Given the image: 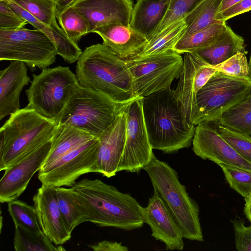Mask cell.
Listing matches in <instances>:
<instances>
[{"label":"cell","instance_id":"1","mask_svg":"<svg viewBox=\"0 0 251 251\" xmlns=\"http://www.w3.org/2000/svg\"><path fill=\"white\" fill-rule=\"evenodd\" d=\"M89 216L100 226L131 230L145 224L143 209L130 195L99 179L84 178L72 187Z\"/></svg>","mask_w":251,"mask_h":251},{"label":"cell","instance_id":"2","mask_svg":"<svg viewBox=\"0 0 251 251\" xmlns=\"http://www.w3.org/2000/svg\"><path fill=\"white\" fill-rule=\"evenodd\" d=\"M76 76L80 86L126 103L135 97L125 59L104 44L87 47L78 59Z\"/></svg>","mask_w":251,"mask_h":251},{"label":"cell","instance_id":"3","mask_svg":"<svg viewBox=\"0 0 251 251\" xmlns=\"http://www.w3.org/2000/svg\"><path fill=\"white\" fill-rule=\"evenodd\" d=\"M142 109L152 149L173 153L191 146L196 126L185 124L171 87L143 97Z\"/></svg>","mask_w":251,"mask_h":251},{"label":"cell","instance_id":"4","mask_svg":"<svg viewBox=\"0 0 251 251\" xmlns=\"http://www.w3.org/2000/svg\"><path fill=\"white\" fill-rule=\"evenodd\" d=\"M56 125L27 106L10 115L0 129V171L50 141Z\"/></svg>","mask_w":251,"mask_h":251},{"label":"cell","instance_id":"5","mask_svg":"<svg viewBox=\"0 0 251 251\" xmlns=\"http://www.w3.org/2000/svg\"><path fill=\"white\" fill-rule=\"evenodd\" d=\"M143 169L148 173L154 190L160 195L179 226L183 238L202 241L199 206L179 181L177 172L154 154Z\"/></svg>","mask_w":251,"mask_h":251},{"label":"cell","instance_id":"6","mask_svg":"<svg viewBox=\"0 0 251 251\" xmlns=\"http://www.w3.org/2000/svg\"><path fill=\"white\" fill-rule=\"evenodd\" d=\"M126 103L116 102L101 93L79 86L66 104L57 125L71 126L98 138Z\"/></svg>","mask_w":251,"mask_h":251},{"label":"cell","instance_id":"7","mask_svg":"<svg viewBox=\"0 0 251 251\" xmlns=\"http://www.w3.org/2000/svg\"><path fill=\"white\" fill-rule=\"evenodd\" d=\"M79 86L76 75L68 67L43 69L39 75L33 74L31 85L26 90V106L57 125L66 104Z\"/></svg>","mask_w":251,"mask_h":251},{"label":"cell","instance_id":"8","mask_svg":"<svg viewBox=\"0 0 251 251\" xmlns=\"http://www.w3.org/2000/svg\"><path fill=\"white\" fill-rule=\"evenodd\" d=\"M136 97L143 98L171 87L179 77L183 64L181 55L173 50L154 55L125 59Z\"/></svg>","mask_w":251,"mask_h":251},{"label":"cell","instance_id":"9","mask_svg":"<svg viewBox=\"0 0 251 251\" xmlns=\"http://www.w3.org/2000/svg\"><path fill=\"white\" fill-rule=\"evenodd\" d=\"M56 55L53 42L38 29H0V61H22L33 71L48 68Z\"/></svg>","mask_w":251,"mask_h":251},{"label":"cell","instance_id":"10","mask_svg":"<svg viewBox=\"0 0 251 251\" xmlns=\"http://www.w3.org/2000/svg\"><path fill=\"white\" fill-rule=\"evenodd\" d=\"M251 93V80L216 71L197 95L199 117L196 125L214 122L226 110Z\"/></svg>","mask_w":251,"mask_h":251},{"label":"cell","instance_id":"11","mask_svg":"<svg viewBox=\"0 0 251 251\" xmlns=\"http://www.w3.org/2000/svg\"><path fill=\"white\" fill-rule=\"evenodd\" d=\"M98 138L95 137L38 171L42 185L72 187L81 175L95 173Z\"/></svg>","mask_w":251,"mask_h":251},{"label":"cell","instance_id":"12","mask_svg":"<svg viewBox=\"0 0 251 251\" xmlns=\"http://www.w3.org/2000/svg\"><path fill=\"white\" fill-rule=\"evenodd\" d=\"M142 99L135 98L124 105L126 141L118 172L137 173L150 162L153 154L144 122Z\"/></svg>","mask_w":251,"mask_h":251},{"label":"cell","instance_id":"13","mask_svg":"<svg viewBox=\"0 0 251 251\" xmlns=\"http://www.w3.org/2000/svg\"><path fill=\"white\" fill-rule=\"evenodd\" d=\"M194 52L184 53L179 81L174 93L186 125L196 126L199 117L197 95L216 72Z\"/></svg>","mask_w":251,"mask_h":251},{"label":"cell","instance_id":"14","mask_svg":"<svg viewBox=\"0 0 251 251\" xmlns=\"http://www.w3.org/2000/svg\"><path fill=\"white\" fill-rule=\"evenodd\" d=\"M192 144L195 154L203 159L251 171V162L240 155L211 122H201L196 126Z\"/></svg>","mask_w":251,"mask_h":251},{"label":"cell","instance_id":"15","mask_svg":"<svg viewBox=\"0 0 251 251\" xmlns=\"http://www.w3.org/2000/svg\"><path fill=\"white\" fill-rule=\"evenodd\" d=\"M50 140L4 170L0 179V201L17 200L25 191L34 174L43 165L50 149Z\"/></svg>","mask_w":251,"mask_h":251},{"label":"cell","instance_id":"16","mask_svg":"<svg viewBox=\"0 0 251 251\" xmlns=\"http://www.w3.org/2000/svg\"><path fill=\"white\" fill-rule=\"evenodd\" d=\"M143 215L145 223L151 228V236L164 243L166 249H183L184 238L181 229L156 191L154 190L147 206L143 207Z\"/></svg>","mask_w":251,"mask_h":251},{"label":"cell","instance_id":"17","mask_svg":"<svg viewBox=\"0 0 251 251\" xmlns=\"http://www.w3.org/2000/svg\"><path fill=\"white\" fill-rule=\"evenodd\" d=\"M88 21V33L111 24L130 25L132 0H75L71 5Z\"/></svg>","mask_w":251,"mask_h":251},{"label":"cell","instance_id":"18","mask_svg":"<svg viewBox=\"0 0 251 251\" xmlns=\"http://www.w3.org/2000/svg\"><path fill=\"white\" fill-rule=\"evenodd\" d=\"M39 223L43 233L56 245L71 238L61 214L55 187L42 185L33 197Z\"/></svg>","mask_w":251,"mask_h":251},{"label":"cell","instance_id":"19","mask_svg":"<svg viewBox=\"0 0 251 251\" xmlns=\"http://www.w3.org/2000/svg\"><path fill=\"white\" fill-rule=\"evenodd\" d=\"M126 130V116L123 108L114 121L98 137L95 173L108 178L116 175L125 147Z\"/></svg>","mask_w":251,"mask_h":251},{"label":"cell","instance_id":"20","mask_svg":"<svg viewBox=\"0 0 251 251\" xmlns=\"http://www.w3.org/2000/svg\"><path fill=\"white\" fill-rule=\"evenodd\" d=\"M102 39L103 44L122 59L137 56L148 42L143 35L130 25L111 24L96 28L93 32Z\"/></svg>","mask_w":251,"mask_h":251},{"label":"cell","instance_id":"21","mask_svg":"<svg viewBox=\"0 0 251 251\" xmlns=\"http://www.w3.org/2000/svg\"><path fill=\"white\" fill-rule=\"evenodd\" d=\"M30 82L26 65L12 61L0 72V120L20 110V96L24 87Z\"/></svg>","mask_w":251,"mask_h":251},{"label":"cell","instance_id":"22","mask_svg":"<svg viewBox=\"0 0 251 251\" xmlns=\"http://www.w3.org/2000/svg\"><path fill=\"white\" fill-rule=\"evenodd\" d=\"M4 0L13 10L25 19L28 24L44 33L54 44L57 54L70 64L77 61L82 51L73 43L59 26L48 25L37 20L25 9L11 0Z\"/></svg>","mask_w":251,"mask_h":251},{"label":"cell","instance_id":"23","mask_svg":"<svg viewBox=\"0 0 251 251\" xmlns=\"http://www.w3.org/2000/svg\"><path fill=\"white\" fill-rule=\"evenodd\" d=\"M95 137L72 126L56 125L50 139V150L41 167L52 163Z\"/></svg>","mask_w":251,"mask_h":251},{"label":"cell","instance_id":"24","mask_svg":"<svg viewBox=\"0 0 251 251\" xmlns=\"http://www.w3.org/2000/svg\"><path fill=\"white\" fill-rule=\"evenodd\" d=\"M169 0H137L133 7L130 25L148 37L163 19Z\"/></svg>","mask_w":251,"mask_h":251},{"label":"cell","instance_id":"25","mask_svg":"<svg viewBox=\"0 0 251 251\" xmlns=\"http://www.w3.org/2000/svg\"><path fill=\"white\" fill-rule=\"evenodd\" d=\"M244 38L227 26L225 31L210 45L193 52L211 66L218 65L239 52H244Z\"/></svg>","mask_w":251,"mask_h":251},{"label":"cell","instance_id":"26","mask_svg":"<svg viewBox=\"0 0 251 251\" xmlns=\"http://www.w3.org/2000/svg\"><path fill=\"white\" fill-rule=\"evenodd\" d=\"M227 26L226 21H218L200 30L183 36L176 44L173 50L181 54L193 52L205 48L217 40L225 31Z\"/></svg>","mask_w":251,"mask_h":251},{"label":"cell","instance_id":"27","mask_svg":"<svg viewBox=\"0 0 251 251\" xmlns=\"http://www.w3.org/2000/svg\"><path fill=\"white\" fill-rule=\"evenodd\" d=\"M59 206L70 232L80 224L89 222V216L71 187H55Z\"/></svg>","mask_w":251,"mask_h":251},{"label":"cell","instance_id":"28","mask_svg":"<svg viewBox=\"0 0 251 251\" xmlns=\"http://www.w3.org/2000/svg\"><path fill=\"white\" fill-rule=\"evenodd\" d=\"M213 123L251 137V93Z\"/></svg>","mask_w":251,"mask_h":251},{"label":"cell","instance_id":"29","mask_svg":"<svg viewBox=\"0 0 251 251\" xmlns=\"http://www.w3.org/2000/svg\"><path fill=\"white\" fill-rule=\"evenodd\" d=\"M187 27L185 17L177 21L149 40L143 50L137 56L154 55L173 50L176 44L183 36Z\"/></svg>","mask_w":251,"mask_h":251},{"label":"cell","instance_id":"30","mask_svg":"<svg viewBox=\"0 0 251 251\" xmlns=\"http://www.w3.org/2000/svg\"><path fill=\"white\" fill-rule=\"evenodd\" d=\"M222 0H199L185 17L187 27L183 36L200 30L217 22L216 17Z\"/></svg>","mask_w":251,"mask_h":251},{"label":"cell","instance_id":"31","mask_svg":"<svg viewBox=\"0 0 251 251\" xmlns=\"http://www.w3.org/2000/svg\"><path fill=\"white\" fill-rule=\"evenodd\" d=\"M14 248L16 251H60L61 245L55 247L42 232L30 230L22 226H15Z\"/></svg>","mask_w":251,"mask_h":251},{"label":"cell","instance_id":"32","mask_svg":"<svg viewBox=\"0 0 251 251\" xmlns=\"http://www.w3.org/2000/svg\"><path fill=\"white\" fill-rule=\"evenodd\" d=\"M56 17L60 27L73 43L77 44L83 36L89 33L88 21L71 6L61 11L57 10Z\"/></svg>","mask_w":251,"mask_h":251},{"label":"cell","instance_id":"33","mask_svg":"<svg viewBox=\"0 0 251 251\" xmlns=\"http://www.w3.org/2000/svg\"><path fill=\"white\" fill-rule=\"evenodd\" d=\"M8 210L15 226H21L35 232L42 231L34 205L15 200L8 203Z\"/></svg>","mask_w":251,"mask_h":251},{"label":"cell","instance_id":"34","mask_svg":"<svg viewBox=\"0 0 251 251\" xmlns=\"http://www.w3.org/2000/svg\"><path fill=\"white\" fill-rule=\"evenodd\" d=\"M43 23L59 26L56 21V4L50 0H11Z\"/></svg>","mask_w":251,"mask_h":251},{"label":"cell","instance_id":"35","mask_svg":"<svg viewBox=\"0 0 251 251\" xmlns=\"http://www.w3.org/2000/svg\"><path fill=\"white\" fill-rule=\"evenodd\" d=\"M229 186L245 199L251 197V171L230 164H218Z\"/></svg>","mask_w":251,"mask_h":251},{"label":"cell","instance_id":"36","mask_svg":"<svg viewBox=\"0 0 251 251\" xmlns=\"http://www.w3.org/2000/svg\"><path fill=\"white\" fill-rule=\"evenodd\" d=\"M199 0H169L166 13L151 35L150 40L170 25L185 17Z\"/></svg>","mask_w":251,"mask_h":251},{"label":"cell","instance_id":"37","mask_svg":"<svg viewBox=\"0 0 251 251\" xmlns=\"http://www.w3.org/2000/svg\"><path fill=\"white\" fill-rule=\"evenodd\" d=\"M226 75L251 80V70L244 52H239L218 65L211 66Z\"/></svg>","mask_w":251,"mask_h":251},{"label":"cell","instance_id":"38","mask_svg":"<svg viewBox=\"0 0 251 251\" xmlns=\"http://www.w3.org/2000/svg\"><path fill=\"white\" fill-rule=\"evenodd\" d=\"M212 123L215 128L234 149L243 157L251 162V137Z\"/></svg>","mask_w":251,"mask_h":251},{"label":"cell","instance_id":"39","mask_svg":"<svg viewBox=\"0 0 251 251\" xmlns=\"http://www.w3.org/2000/svg\"><path fill=\"white\" fill-rule=\"evenodd\" d=\"M28 22L0 0V29L13 30L24 27Z\"/></svg>","mask_w":251,"mask_h":251},{"label":"cell","instance_id":"40","mask_svg":"<svg viewBox=\"0 0 251 251\" xmlns=\"http://www.w3.org/2000/svg\"><path fill=\"white\" fill-rule=\"evenodd\" d=\"M233 224L235 247L239 251H251V225L246 226L243 220L235 219Z\"/></svg>","mask_w":251,"mask_h":251},{"label":"cell","instance_id":"41","mask_svg":"<svg viewBox=\"0 0 251 251\" xmlns=\"http://www.w3.org/2000/svg\"><path fill=\"white\" fill-rule=\"evenodd\" d=\"M250 10H251V0H242L227 10L219 13L216 17V20L226 21L233 17Z\"/></svg>","mask_w":251,"mask_h":251},{"label":"cell","instance_id":"42","mask_svg":"<svg viewBox=\"0 0 251 251\" xmlns=\"http://www.w3.org/2000/svg\"><path fill=\"white\" fill-rule=\"evenodd\" d=\"M89 247L94 251H127L128 250V247L123 246L121 243L106 240L98 242Z\"/></svg>","mask_w":251,"mask_h":251},{"label":"cell","instance_id":"43","mask_svg":"<svg viewBox=\"0 0 251 251\" xmlns=\"http://www.w3.org/2000/svg\"><path fill=\"white\" fill-rule=\"evenodd\" d=\"M242 0H223L219 13L222 12L238 3Z\"/></svg>","mask_w":251,"mask_h":251},{"label":"cell","instance_id":"44","mask_svg":"<svg viewBox=\"0 0 251 251\" xmlns=\"http://www.w3.org/2000/svg\"><path fill=\"white\" fill-rule=\"evenodd\" d=\"M56 4L58 11H61L70 6L75 0H50Z\"/></svg>","mask_w":251,"mask_h":251},{"label":"cell","instance_id":"45","mask_svg":"<svg viewBox=\"0 0 251 251\" xmlns=\"http://www.w3.org/2000/svg\"><path fill=\"white\" fill-rule=\"evenodd\" d=\"M245 201L244 213L247 218L251 223V197L245 199Z\"/></svg>","mask_w":251,"mask_h":251},{"label":"cell","instance_id":"46","mask_svg":"<svg viewBox=\"0 0 251 251\" xmlns=\"http://www.w3.org/2000/svg\"><path fill=\"white\" fill-rule=\"evenodd\" d=\"M249 64L250 69L251 70V55H250V57Z\"/></svg>","mask_w":251,"mask_h":251}]
</instances>
